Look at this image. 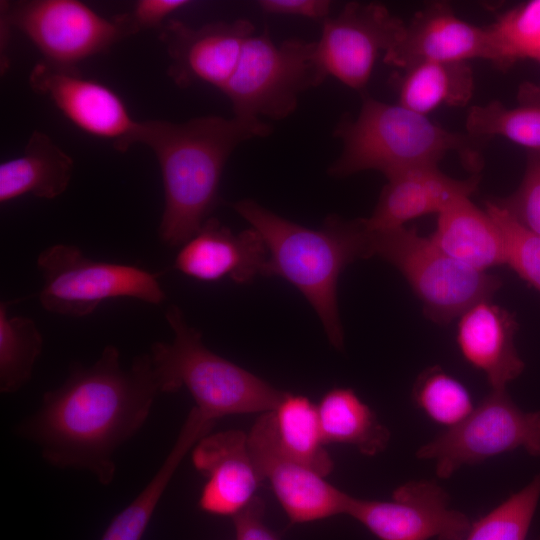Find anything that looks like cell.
<instances>
[{
  "label": "cell",
  "instance_id": "6",
  "mask_svg": "<svg viewBox=\"0 0 540 540\" xmlns=\"http://www.w3.org/2000/svg\"><path fill=\"white\" fill-rule=\"evenodd\" d=\"M367 231L369 257L393 265L421 301L424 315L437 324H449L476 303L491 300L502 285L497 276L448 256L416 228Z\"/></svg>",
  "mask_w": 540,
  "mask_h": 540
},
{
  "label": "cell",
  "instance_id": "28",
  "mask_svg": "<svg viewBox=\"0 0 540 540\" xmlns=\"http://www.w3.org/2000/svg\"><path fill=\"white\" fill-rule=\"evenodd\" d=\"M10 304L0 303V391L4 394L19 391L30 381L44 345L33 319L8 315Z\"/></svg>",
  "mask_w": 540,
  "mask_h": 540
},
{
  "label": "cell",
  "instance_id": "31",
  "mask_svg": "<svg viewBox=\"0 0 540 540\" xmlns=\"http://www.w3.org/2000/svg\"><path fill=\"white\" fill-rule=\"evenodd\" d=\"M540 499V472L523 487L472 522L465 540H526Z\"/></svg>",
  "mask_w": 540,
  "mask_h": 540
},
{
  "label": "cell",
  "instance_id": "18",
  "mask_svg": "<svg viewBox=\"0 0 540 540\" xmlns=\"http://www.w3.org/2000/svg\"><path fill=\"white\" fill-rule=\"evenodd\" d=\"M480 181L478 174L452 178L438 166L416 167L387 178L372 214L363 219L369 231L405 226L415 218L436 214L459 199L470 197Z\"/></svg>",
  "mask_w": 540,
  "mask_h": 540
},
{
  "label": "cell",
  "instance_id": "2",
  "mask_svg": "<svg viewBox=\"0 0 540 540\" xmlns=\"http://www.w3.org/2000/svg\"><path fill=\"white\" fill-rule=\"evenodd\" d=\"M259 119L201 116L183 123L142 121L138 143L154 152L162 175L164 209L159 237L182 246L202 227L218 201L224 167L243 142L271 133Z\"/></svg>",
  "mask_w": 540,
  "mask_h": 540
},
{
  "label": "cell",
  "instance_id": "38",
  "mask_svg": "<svg viewBox=\"0 0 540 540\" xmlns=\"http://www.w3.org/2000/svg\"><path fill=\"white\" fill-rule=\"evenodd\" d=\"M540 63V62H539Z\"/></svg>",
  "mask_w": 540,
  "mask_h": 540
},
{
  "label": "cell",
  "instance_id": "12",
  "mask_svg": "<svg viewBox=\"0 0 540 540\" xmlns=\"http://www.w3.org/2000/svg\"><path fill=\"white\" fill-rule=\"evenodd\" d=\"M347 515L380 540H465L472 522L449 503L435 480H412L396 488L391 501L352 496Z\"/></svg>",
  "mask_w": 540,
  "mask_h": 540
},
{
  "label": "cell",
  "instance_id": "15",
  "mask_svg": "<svg viewBox=\"0 0 540 540\" xmlns=\"http://www.w3.org/2000/svg\"><path fill=\"white\" fill-rule=\"evenodd\" d=\"M254 30L247 19L216 21L200 27L168 20L161 28L160 39L171 60L169 76L180 87L203 83L223 91Z\"/></svg>",
  "mask_w": 540,
  "mask_h": 540
},
{
  "label": "cell",
  "instance_id": "21",
  "mask_svg": "<svg viewBox=\"0 0 540 540\" xmlns=\"http://www.w3.org/2000/svg\"><path fill=\"white\" fill-rule=\"evenodd\" d=\"M428 237L445 254L478 271L506 265L498 225L470 197L457 200L437 215L435 230Z\"/></svg>",
  "mask_w": 540,
  "mask_h": 540
},
{
  "label": "cell",
  "instance_id": "10",
  "mask_svg": "<svg viewBox=\"0 0 540 540\" xmlns=\"http://www.w3.org/2000/svg\"><path fill=\"white\" fill-rule=\"evenodd\" d=\"M1 12L31 40L44 61L64 68H75L128 37L118 15L105 18L78 0L23 1L5 4Z\"/></svg>",
  "mask_w": 540,
  "mask_h": 540
},
{
  "label": "cell",
  "instance_id": "27",
  "mask_svg": "<svg viewBox=\"0 0 540 540\" xmlns=\"http://www.w3.org/2000/svg\"><path fill=\"white\" fill-rule=\"evenodd\" d=\"M273 412L282 450L319 475L328 476L334 463L325 447L317 405L305 396L286 392Z\"/></svg>",
  "mask_w": 540,
  "mask_h": 540
},
{
  "label": "cell",
  "instance_id": "14",
  "mask_svg": "<svg viewBox=\"0 0 540 540\" xmlns=\"http://www.w3.org/2000/svg\"><path fill=\"white\" fill-rule=\"evenodd\" d=\"M28 81L85 133L111 141L121 152L138 143L141 122L133 119L122 98L107 85L80 75L76 68L44 60L33 67Z\"/></svg>",
  "mask_w": 540,
  "mask_h": 540
},
{
  "label": "cell",
  "instance_id": "3",
  "mask_svg": "<svg viewBox=\"0 0 540 540\" xmlns=\"http://www.w3.org/2000/svg\"><path fill=\"white\" fill-rule=\"evenodd\" d=\"M234 210L261 236L267 260L262 276L283 278L296 287L316 311L329 342L342 349L344 333L337 305V283L351 262L369 258L363 219L330 215L319 229L285 219L251 199Z\"/></svg>",
  "mask_w": 540,
  "mask_h": 540
},
{
  "label": "cell",
  "instance_id": "8",
  "mask_svg": "<svg viewBox=\"0 0 540 540\" xmlns=\"http://www.w3.org/2000/svg\"><path fill=\"white\" fill-rule=\"evenodd\" d=\"M36 266L43 279L40 304L54 314L81 318L108 299L128 297L159 305L166 298L158 274L90 259L72 244L45 248L38 255Z\"/></svg>",
  "mask_w": 540,
  "mask_h": 540
},
{
  "label": "cell",
  "instance_id": "35",
  "mask_svg": "<svg viewBox=\"0 0 540 540\" xmlns=\"http://www.w3.org/2000/svg\"><path fill=\"white\" fill-rule=\"evenodd\" d=\"M265 503L255 496L238 514L233 516L236 540H280L264 523Z\"/></svg>",
  "mask_w": 540,
  "mask_h": 540
},
{
  "label": "cell",
  "instance_id": "29",
  "mask_svg": "<svg viewBox=\"0 0 540 540\" xmlns=\"http://www.w3.org/2000/svg\"><path fill=\"white\" fill-rule=\"evenodd\" d=\"M490 59L505 70L522 60L540 62V0L520 3L486 26Z\"/></svg>",
  "mask_w": 540,
  "mask_h": 540
},
{
  "label": "cell",
  "instance_id": "13",
  "mask_svg": "<svg viewBox=\"0 0 540 540\" xmlns=\"http://www.w3.org/2000/svg\"><path fill=\"white\" fill-rule=\"evenodd\" d=\"M248 445L263 480L269 481L291 524L347 514L352 496L282 450L273 411L257 417L248 433Z\"/></svg>",
  "mask_w": 540,
  "mask_h": 540
},
{
  "label": "cell",
  "instance_id": "37",
  "mask_svg": "<svg viewBox=\"0 0 540 540\" xmlns=\"http://www.w3.org/2000/svg\"><path fill=\"white\" fill-rule=\"evenodd\" d=\"M537 540H540V539H537Z\"/></svg>",
  "mask_w": 540,
  "mask_h": 540
},
{
  "label": "cell",
  "instance_id": "9",
  "mask_svg": "<svg viewBox=\"0 0 540 540\" xmlns=\"http://www.w3.org/2000/svg\"><path fill=\"white\" fill-rule=\"evenodd\" d=\"M523 448L540 456V411L525 412L505 390L491 392L459 424L421 446L416 457L432 459L447 479L465 465Z\"/></svg>",
  "mask_w": 540,
  "mask_h": 540
},
{
  "label": "cell",
  "instance_id": "22",
  "mask_svg": "<svg viewBox=\"0 0 540 540\" xmlns=\"http://www.w3.org/2000/svg\"><path fill=\"white\" fill-rule=\"evenodd\" d=\"M73 159L45 133L34 131L22 155L0 164V203L25 194L54 199L68 188Z\"/></svg>",
  "mask_w": 540,
  "mask_h": 540
},
{
  "label": "cell",
  "instance_id": "17",
  "mask_svg": "<svg viewBox=\"0 0 540 540\" xmlns=\"http://www.w3.org/2000/svg\"><path fill=\"white\" fill-rule=\"evenodd\" d=\"M194 467L207 477L199 507L217 516H235L255 497L263 478L253 460L248 434L226 430L203 436L193 447Z\"/></svg>",
  "mask_w": 540,
  "mask_h": 540
},
{
  "label": "cell",
  "instance_id": "25",
  "mask_svg": "<svg viewBox=\"0 0 540 540\" xmlns=\"http://www.w3.org/2000/svg\"><path fill=\"white\" fill-rule=\"evenodd\" d=\"M317 408L326 444H349L366 456H375L387 448L389 429L353 389L329 390Z\"/></svg>",
  "mask_w": 540,
  "mask_h": 540
},
{
  "label": "cell",
  "instance_id": "4",
  "mask_svg": "<svg viewBox=\"0 0 540 540\" xmlns=\"http://www.w3.org/2000/svg\"><path fill=\"white\" fill-rule=\"evenodd\" d=\"M334 136L342 150L328 171L339 178L369 170L389 178L416 167L438 166L449 153H456L466 169L478 174L486 141L449 131L426 115L367 95L355 118H341Z\"/></svg>",
  "mask_w": 540,
  "mask_h": 540
},
{
  "label": "cell",
  "instance_id": "33",
  "mask_svg": "<svg viewBox=\"0 0 540 540\" xmlns=\"http://www.w3.org/2000/svg\"><path fill=\"white\" fill-rule=\"evenodd\" d=\"M494 201L522 226L540 236V151H527L519 187L510 196Z\"/></svg>",
  "mask_w": 540,
  "mask_h": 540
},
{
  "label": "cell",
  "instance_id": "5",
  "mask_svg": "<svg viewBox=\"0 0 540 540\" xmlns=\"http://www.w3.org/2000/svg\"><path fill=\"white\" fill-rule=\"evenodd\" d=\"M165 318L174 338L170 343L155 342L150 351L162 393L185 387L195 407L215 421L278 406L286 392L209 350L178 306H169Z\"/></svg>",
  "mask_w": 540,
  "mask_h": 540
},
{
  "label": "cell",
  "instance_id": "16",
  "mask_svg": "<svg viewBox=\"0 0 540 540\" xmlns=\"http://www.w3.org/2000/svg\"><path fill=\"white\" fill-rule=\"evenodd\" d=\"M490 59L487 27L466 22L449 4L431 3L414 14L396 44L383 56L400 70L422 62Z\"/></svg>",
  "mask_w": 540,
  "mask_h": 540
},
{
  "label": "cell",
  "instance_id": "30",
  "mask_svg": "<svg viewBox=\"0 0 540 540\" xmlns=\"http://www.w3.org/2000/svg\"><path fill=\"white\" fill-rule=\"evenodd\" d=\"M412 397L430 419L448 428L459 424L474 409L466 387L438 366L418 376Z\"/></svg>",
  "mask_w": 540,
  "mask_h": 540
},
{
  "label": "cell",
  "instance_id": "1",
  "mask_svg": "<svg viewBox=\"0 0 540 540\" xmlns=\"http://www.w3.org/2000/svg\"><path fill=\"white\" fill-rule=\"evenodd\" d=\"M160 393L150 353L122 368L119 349L107 345L92 365H75L58 388L45 392L18 431L52 466L87 470L107 486L117 449L142 428Z\"/></svg>",
  "mask_w": 540,
  "mask_h": 540
},
{
  "label": "cell",
  "instance_id": "34",
  "mask_svg": "<svg viewBox=\"0 0 540 540\" xmlns=\"http://www.w3.org/2000/svg\"><path fill=\"white\" fill-rule=\"evenodd\" d=\"M190 3L187 0H139L130 12L118 15L131 36L142 30L162 28L170 15Z\"/></svg>",
  "mask_w": 540,
  "mask_h": 540
},
{
  "label": "cell",
  "instance_id": "19",
  "mask_svg": "<svg viewBox=\"0 0 540 540\" xmlns=\"http://www.w3.org/2000/svg\"><path fill=\"white\" fill-rule=\"evenodd\" d=\"M267 249L253 228L235 234L217 219L209 218L200 230L181 246L174 267L199 281L229 278L247 283L262 271Z\"/></svg>",
  "mask_w": 540,
  "mask_h": 540
},
{
  "label": "cell",
  "instance_id": "7",
  "mask_svg": "<svg viewBox=\"0 0 540 540\" xmlns=\"http://www.w3.org/2000/svg\"><path fill=\"white\" fill-rule=\"evenodd\" d=\"M326 78L317 57L316 41L291 38L276 44L265 30L247 40L222 92L234 116L280 120L295 111L302 93Z\"/></svg>",
  "mask_w": 540,
  "mask_h": 540
},
{
  "label": "cell",
  "instance_id": "23",
  "mask_svg": "<svg viewBox=\"0 0 540 540\" xmlns=\"http://www.w3.org/2000/svg\"><path fill=\"white\" fill-rule=\"evenodd\" d=\"M395 84L398 104L428 116L441 106H466L474 75L468 62H422L402 69Z\"/></svg>",
  "mask_w": 540,
  "mask_h": 540
},
{
  "label": "cell",
  "instance_id": "20",
  "mask_svg": "<svg viewBox=\"0 0 540 540\" xmlns=\"http://www.w3.org/2000/svg\"><path fill=\"white\" fill-rule=\"evenodd\" d=\"M515 317L491 300L476 303L460 317L457 344L464 359L480 370L492 390H505L524 370L514 337Z\"/></svg>",
  "mask_w": 540,
  "mask_h": 540
},
{
  "label": "cell",
  "instance_id": "11",
  "mask_svg": "<svg viewBox=\"0 0 540 540\" xmlns=\"http://www.w3.org/2000/svg\"><path fill=\"white\" fill-rule=\"evenodd\" d=\"M405 22L378 3L348 2L322 22L317 57L327 76L363 90L381 54L398 41Z\"/></svg>",
  "mask_w": 540,
  "mask_h": 540
},
{
  "label": "cell",
  "instance_id": "24",
  "mask_svg": "<svg viewBox=\"0 0 540 540\" xmlns=\"http://www.w3.org/2000/svg\"><path fill=\"white\" fill-rule=\"evenodd\" d=\"M210 432L200 416L189 413L160 468L142 491L111 520L101 540H141L156 507L181 461Z\"/></svg>",
  "mask_w": 540,
  "mask_h": 540
},
{
  "label": "cell",
  "instance_id": "32",
  "mask_svg": "<svg viewBox=\"0 0 540 540\" xmlns=\"http://www.w3.org/2000/svg\"><path fill=\"white\" fill-rule=\"evenodd\" d=\"M485 210L503 236L506 265L540 292V236L522 226L494 200L486 201Z\"/></svg>",
  "mask_w": 540,
  "mask_h": 540
},
{
  "label": "cell",
  "instance_id": "36",
  "mask_svg": "<svg viewBox=\"0 0 540 540\" xmlns=\"http://www.w3.org/2000/svg\"><path fill=\"white\" fill-rule=\"evenodd\" d=\"M260 10L269 15L295 16L324 21L330 17L331 2L327 0H261Z\"/></svg>",
  "mask_w": 540,
  "mask_h": 540
},
{
  "label": "cell",
  "instance_id": "26",
  "mask_svg": "<svg viewBox=\"0 0 540 540\" xmlns=\"http://www.w3.org/2000/svg\"><path fill=\"white\" fill-rule=\"evenodd\" d=\"M466 130L483 140L499 136L527 151H540V82L523 83L515 106L497 100L472 106L467 113Z\"/></svg>",
  "mask_w": 540,
  "mask_h": 540
}]
</instances>
